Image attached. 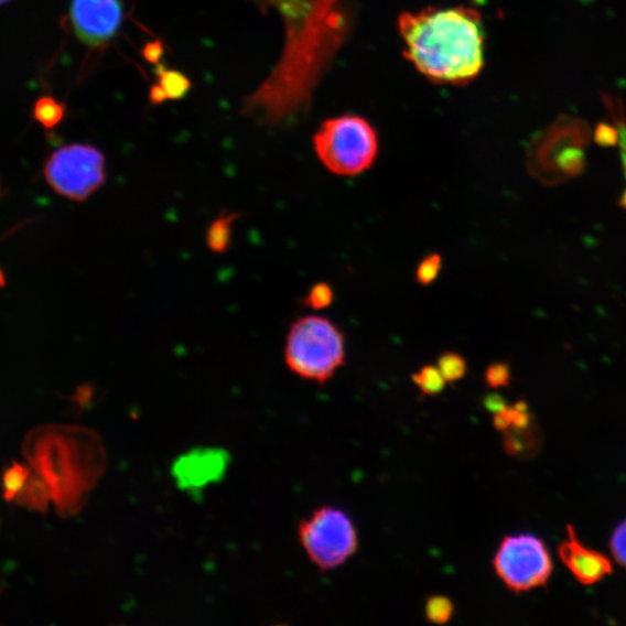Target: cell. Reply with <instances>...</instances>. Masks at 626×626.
<instances>
[{
    "mask_svg": "<svg viewBox=\"0 0 626 626\" xmlns=\"http://www.w3.org/2000/svg\"><path fill=\"white\" fill-rule=\"evenodd\" d=\"M399 32L406 56L423 76L439 84L474 80L484 65L481 14L473 9H429L402 13Z\"/></svg>",
    "mask_w": 626,
    "mask_h": 626,
    "instance_id": "obj_1",
    "label": "cell"
},
{
    "mask_svg": "<svg viewBox=\"0 0 626 626\" xmlns=\"http://www.w3.org/2000/svg\"><path fill=\"white\" fill-rule=\"evenodd\" d=\"M24 454L62 516L76 512L99 474L97 440L82 429L41 428L28 435Z\"/></svg>",
    "mask_w": 626,
    "mask_h": 626,
    "instance_id": "obj_2",
    "label": "cell"
},
{
    "mask_svg": "<svg viewBox=\"0 0 626 626\" xmlns=\"http://www.w3.org/2000/svg\"><path fill=\"white\" fill-rule=\"evenodd\" d=\"M346 345L344 333L330 320L309 315L290 327L284 360L295 375L317 384H325L344 366Z\"/></svg>",
    "mask_w": 626,
    "mask_h": 626,
    "instance_id": "obj_3",
    "label": "cell"
},
{
    "mask_svg": "<svg viewBox=\"0 0 626 626\" xmlns=\"http://www.w3.org/2000/svg\"><path fill=\"white\" fill-rule=\"evenodd\" d=\"M313 147L323 165L332 173L343 176L369 170L378 152L374 128L359 117L325 121L313 138Z\"/></svg>",
    "mask_w": 626,
    "mask_h": 626,
    "instance_id": "obj_4",
    "label": "cell"
},
{
    "mask_svg": "<svg viewBox=\"0 0 626 626\" xmlns=\"http://www.w3.org/2000/svg\"><path fill=\"white\" fill-rule=\"evenodd\" d=\"M299 536L310 561L324 571L344 565L359 546L347 514L333 507L313 512L301 524Z\"/></svg>",
    "mask_w": 626,
    "mask_h": 626,
    "instance_id": "obj_5",
    "label": "cell"
},
{
    "mask_svg": "<svg viewBox=\"0 0 626 626\" xmlns=\"http://www.w3.org/2000/svg\"><path fill=\"white\" fill-rule=\"evenodd\" d=\"M44 174L57 194L74 201H85L106 182L105 155L91 145H65L52 154Z\"/></svg>",
    "mask_w": 626,
    "mask_h": 626,
    "instance_id": "obj_6",
    "label": "cell"
},
{
    "mask_svg": "<svg viewBox=\"0 0 626 626\" xmlns=\"http://www.w3.org/2000/svg\"><path fill=\"white\" fill-rule=\"evenodd\" d=\"M494 568L514 593L544 587L553 571L544 542L532 535L507 536L494 558Z\"/></svg>",
    "mask_w": 626,
    "mask_h": 626,
    "instance_id": "obj_7",
    "label": "cell"
},
{
    "mask_svg": "<svg viewBox=\"0 0 626 626\" xmlns=\"http://www.w3.org/2000/svg\"><path fill=\"white\" fill-rule=\"evenodd\" d=\"M71 18L77 37L89 47H99L118 33L123 6L121 0H73Z\"/></svg>",
    "mask_w": 626,
    "mask_h": 626,
    "instance_id": "obj_8",
    "label": "cell"
},
{
    "mask_svg": "<svg viewBox=\"0 0 626 626\" xmlns=\"http://www.w3.org/2000/svg\"><path fill=\"white\" fill-rule=\"evenodd\" d=\"M558 554L580 584L592 586L613 573L609 559L581 543L572 526L568 527V539L559 546Z\"/></svg>",
    "mask_w": 626,
    "mask_h": 626,
    "instance_id": "obj_9",
    "label": "cell"
},
{
    "mask_svg": "<svg viewBox=\"0 0 626 626\" xmlns=\"http://www.w3.org/2000/svg\"><path fill=\"white\" fill-rule=\"evenodd\" d=\"M227 466V455L217 451L190 453L174 465V476L184 488H199L216 481Z\"/></svg>",
    "mask_w": 626,
    "mask_h": 626,
    "instance_id": "obj_10",
    "label": "cell"
},
{
    "mask_svg": "<svg viewBox=\"0 0 626 626\" xmlns=\"http://www.w3.org/2000/svg\"><path fill=\"white\" fill-rule=\"evenodd\" d=\"M236 214H225L217 217L209 226L206 242L211 251L217 255L226 253L233 240Z\"/></svg>",
    "mask_w": 626,
    "mask_h": 626,
    "instance_id": "obj_11",
    "label": "cell"
},
{
    "mask_svg": "<svg viewBox=\"0 0 626 626\" xmlns=\"http://www.w3.org/2000/svg\"><path fill=\"white\" fill-rule=\"evenodd\" d=\"M50 496L51 492L46 483L40 476L31 475L24 487L19 492L15 500L20 506L42 511L46 510Z\"/></svg>",
    "mask_w": 626,
    "mask_h": 626,
    "instance_id": "obj_12",
    "label": "cell"
},
{
    "mask_svg": "<svg viewBox=\"0 0 626 626\" xmlns=\"http://www.w3.org/2000/svg\"><path fill=\"white\" fill-rule=\"evenodd\" d=\"M154 74L165 89L169 100H181L191 91L190 78L181 72L166 68L164 64H156Z\"/></svg>",
    "mask_w": 626,
    "mask_h": 626,
    "instance_id": "obj_13",
    "label": "cell"
},
{
    "mask_svg": "<svg viewBox=\"0 0 626 626\" xmlns=\"http://www.w3.org/2000/svg\"><path fill=\"white\" fill-rule=\"evenodd\" d=\"M65 105L52 97H43L37 100L34 108V118L43 127L53 129L58 126L65 116Z\"/></svg>",
    "mask_w": 626,
    "mask_h": 626,
    "instance_id": "obj_14",
    "label": "cell"
},
{
    "mask_svg": "<svg viewBox=\"0 0 626 626\" xmlns=\"http://www.w3.org/2000/svg\"><path fill=\"white\" fill-rule=\"evenodd\" d=\"M414 385L422 395H440L446 385L445 378L438 366H424L412 376Z\"/></svg>",
    "mask_w": 626,
    "mask_h": 626,
    "instance_id": "obj_15",
    "label": "cell"
},
{
    "mask_svg": "<svg viewBox=\"0 0 626 626\" xmlns=\"http://www.w3.org/2000/svg\"><path fill=\"white\" fill-rule=\"evenodd\" d=\"M438 368L445 378L446 384H454L462 379L467 370L464 357L454 352H446L439 357Z\"/></svg>",
    "mask_w": 626,
    "mask_h": 626,
    "instance_id": "obj_16",
    "label": "cell"
},
{
    "mask_svg": "<svg viewBox=\"0 0 626 626\" xmlns=\"http://www.w3.org/2000/svg\"><path fill=\"white\" fill-rule=\"evenodd\" d=\"M454 612L455 607L453 601L444 596L430 597L427 607H424V614H427L428 620L439 625L449 623Z\"/></svg>",
    "mask_w": 626,
    "mask_h": 626,
    "instance_id": "obj_17",
    "label": "cell"
},
{
    "mask_svg": "<svg viewBox=\"0 0 626 626\" xmlns=\"http://www.w3.org/2000/svg\"><path fill=\"white\" fill-rule=\"evenodd\" d=\"M30 470L19 463H13L4 474V497L7 500H14L29 477Z\"/></svg>",
    "mask_w": 626,
    "mask_h": 626,
    "instance_id": "obj_18",
    "label": "cell"
},
{
    "mask_svg": "<svg viewBox=\"0 0 626 626\" xmlns=\"http://www.w3.org/2000/svg\"><path fill=\"white\" fill-rule=\"evenodd\" d=\"M442 268V257L438 253H432L424 257L415 271V280L421 285L432 284L439 277Z\"/></svg>",
    "mask_w": 626,
    "mask_h": 626,
    "instance_id": "obj_19",
    "label": "cell"
},
{
    "mask_svg": "<svg viewBox=\"0 0 626 626\" xmlns=\"http://www.w3.org/2000/svg\"><path fill=\"white\" fill-rule=\"evenodd\" d=\"M334 300V292L330 284L325 282L312 285L309 294L304 299V304L312 310L327 309Z\"/></svg>",
    "mask_w": 626,
    "mask_h": 626,
    "instance_id": "obj_20",
    "label": "cell"
},
{
    "mask_svg": "<svg viewBox=\"0 0 626 626\" xmlns=\"http://www.w3.org/2000/svg\"><path fill=\"white\" fill-rule=\"evenodd\" d=\"M611 550L615 561L626 569V521L614 531L611 540Z\"/></svg>",
    "mask_w": 626,
    "mask_h": 626,
    "instance_id": "obj_21",
    "label": "cell"
},
{
    "mask_svg": "<svg viewBox=\"0 0 626 626\" xmlns=\"http://www.w3.org/2000/svg\"><path fill=\"white\" fill-rule=\"evenodd\" d=\"M485 379L490 388L507 387L510 379L508 366L505 364L490 365L485 373Z\"/></svg>",
    "mask_w": 626,
    "mask_h": 626,
    "instance_id": "obj_22",
    "label": "cell"
},
{
    "mask_svg": "<svg viewBox=\"0 0 626 626\" xmlns=\"http://www.w3.org/2000/svg\"><path fill=\"white\" fill-rule=\"evenodd\" d=\"M142 54L147 62L155 65L160 64L164 56L163 42L156 40L147 43Z\"/></svg>",
    "mask_w": 626,
    "mask_h": 626,
    "instance_id": "obj_23",
    "label": "cell"
},
{
    "mask_svg": "<svg viewBox=\"0 0 626 626\" xmlns=\"http://www.w3.org/2000/svg\"><path fill=\"white\" fill-rule=\"evenodd\" d=\"M149 99L152 105H161L169 100V97L163 86L160 83H156L151 86Z\"/></svg>",
    "mask_w": 626,
    "mask_h": 626,
    "instance_id": "obj_24",
    "label": "cell"
},
{
    "mask_svg": "<svg viewBox=\"0 0 626 626\" xmlns=\"http://www.w3.org/2000/svg\"><path fill=\"white\" fill-rule=\"evenodd\" d=\"M484 406L489 412L495 414L506 407V402L500 396L490 395L485 398Z\"/></svg>",
    "mask_w": 626,
    "mask_h": 626,
    "instance_id": "obj_25",
    "label": "cell"
},
{
    "mask_svg": "<svg viewBox=\"0 0 626 626\" xmlns=\"http://www.w3.org/2000/svg\"><path fill=\"white\" fill-rule=\"evenodd\" d=\"M4 283H6L4 276H3L2 271H0V285H4Z\"/></svg>",
    "mask_w": 626,
    "mask_h": 626,
    "instance_id": "obj_26",
    "label": "cell"
},
{
    "mask_svg": "<svg viewBox=\"0 0 626 626\" xmlns=\"http://www.w3.org/2000/svg\"><path fill=\"white\" fill-rule=\"evenodd\" d=\"M8 2H10V0H0V6L6 4Z\"/></svg>",
    "mask_w": 626,
    "mask_h": 626,
    "instance_id": "obj_27",
    "label": "cell"
}]
</instances>
